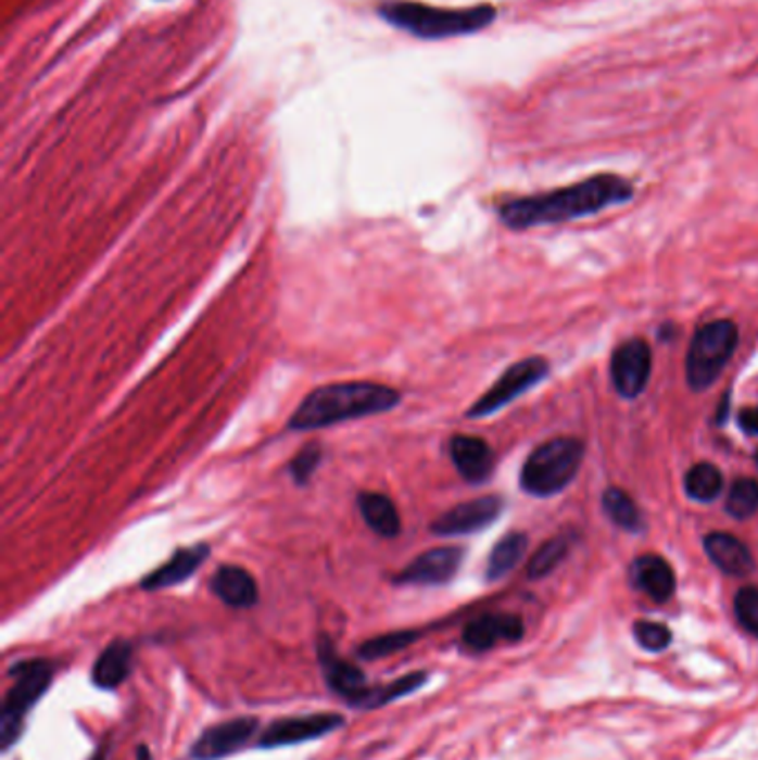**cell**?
Here are the masks:
<instances>
[{
	"instance_id": "cell-1",
	"label": "cell",
	"mask_w": 758,
	"mask_h": 760,
	"mask_svg": "<svg viewBox=\"0 0 758 760\" xmlns=\"http://www.w3.org/2000/svg\"><path fill=\"white\" fill-rule=\"evenodd\" d=\"M634 187L614 174H598L547 194L516 199L501 207V220L511 229H530L598 214L611 205L628 203Z\"/></svg>"
},
{
	"instance_id": "cell-2",
	"label": "cell",
	"mask_w": 758,
	"mask_h": 760,
	"mask_svg": "<svg viewBox=\"0 0 758 760\" xmlns=\"http://www.w3.org/2000/svg\"><path fill=\"white\" fill-rule=\"evenodd\" d=\"M401 403L394 388L378 383H334L314 390L290 418L292 432H314L356 418L386 414Z\"/></svg>"
},
{
	"instance_id": "cell-3",
	"label": "cell",
	"mask_w": 758,
	"mask_h": 760,
	"mask_svg": "<svg viewBox=\"0 0 758 760\" xmlns=\"http://www.w3.org/2000/svg\"><path fill=\"white\" fill-rule=\"evenodd\" d=\"M383 21L409 31L418 38H450L481 31L494 23L496 10L490 5L469 10H441L432 5L407 3V0H390L378 8Z\"/></svg>"
},
{
	"instance_id": "cell-4",
	"label": "cell",
	"mask_w": 758,
	"mask_h": 760,
	"mask_svg": "<svg viewBox=\"0 0 758 760\" xmlns=\"http://www.w3.org/2000/svg\"><path fill=\"white\" fill-rule=\"evenodd\" d=\"M583 463V443L577 439H552L536 447L520 469V490L547 498L570 485Z\"/></svg>"
},
{
	"instance_id": "cell-5",
	"label": "cell",
	"mask_w": 758,
	"mask_h": 760,
	"mask_svg": "<svg viewBox=\"0 0 758 760\" xmlns=\"http://www.w3.org/2000/svg\"><path fill=\"white\" fill-rule=\"evenodd\" d=\"M10 689L0 705V745L8 751L23 734L25 719L31 707L50 689L54 668L50 660H21L10 668Z\"/></svg>"
},
{
	"instance_id": "cell-6",
	"label": "cell",
	"mask_w": 758,
	"mask_h": 760,
	"mask_svg": "<svg viewBox=\"0 0 758 760\" xmlns=\"http://www.w3.org/2000/svg\"><path fill=\"white\" fill-rule=\"evenodd\" d=\"M738 347V329L732 320L707 322L696 331L687 352V383L694 392L712 388Z\"/></svg>"
},
{
	"instance_id": "cell-7",
	"label": "cell",
	"mask_w": 758,
	"mask_h": 760,
	"mask_svg": "<svg viewBox=\"0 0 758 760\" xmlns=\"http://www.w3.org/2000/svg\"><path fill=\"white\" fill-rule=\"evenodd\" d=\"M549 373V365L545 358L532 356L526 360L514 363L498 380L488 390L477 403L467 409V418H488L516 401L520 394L530 392L534 385Z\"/></svg>"
},
{
	"instance_id": "cell-8",
	"label": "cell",
	"mask_w": 758,
	"mask_h": 760,
	"mask_svg": "<svg viewBox=\"0 0 758 760\" xmlns=\"http://www.w3.org/2000/svg\"><path fill=\"white\" fill-rule=\"evenodd\" d=\"M345 725V719L339 714H305V717H288L274 721L258 738V747H290L307 740L323 738L331 732H337Z\"/></svg>"
},
{
	"instance_id": "cell-9",
	"label": "cell",
	"mask_w": 758,
	"mask_h": 760,
	"mask_svg": "<svg viewBox=\"0 0 758 760\" xmlns=\"http://www.w3.org/2000/svg\"><path fill=\"white\" fill-rule=\"evenodd\" d=\"M652 373V350L645 341L623 343L611 356V383L623 398H636L647 388Z\"/></svg>"
},
{
	"instance_id": "cell-10",
	"label": "cell",
	"mask_w": 758,
	"mask_h": 760,
	"mask_svg": "<svg viewBox=\"0 0 758 760\" xmlns=\"http://www.w3.org/2000/svg\"><path fill=\"white\" fill-rule=\"evenodd\" d=\"M503 511L501 496H481L467 503H460L432 522V532L437 536H465L490 528Z\"/></svg>"
},
{
	"instance_id": "cell-11",
	"label": "cell",
	"mask_w": 758,
	"mask_h": 760,
	"mask_svg": "<svg viewBox=\"0 0 758 760\" xmlns=\"http://www.w3.org/2000/svg\"><path fill=\"white\" fill-rule=\"evenodd\" d=\"M258 732V721L254 717H241L223 721L205 730L192 747L194 760H220L229 753L241 751L252 736Z\"/></svg>"
},
{
	"instance_id": "cell-12",
	"label": "cell",
	"mask_w": 758,
	"mask_h": 760,
	"mask_svg": "<svg viewBox=\"0 0 758 760\" xmlns=\"http://www.w3.org/2000/svg\"><path fill=\"white\" fill-rule=\"evenodd\" d=\"M318 662H320L329 689L343 696L350 705L363 707L367 694L371 692V689H367L365 674L356 668V664L341 658L337 654L334 645H331L327 638L318 641Z\"/></svg>"
},
{
	"instance_id": "cell-13",
	"label": "cell",
	"mask_w": 758,
	"mask_h": 760,
	"mask_svg": "<svg viewBox=\"0 0 758 760\" xmlns=\"http://www.w3.org/2000/svg\"><path fill=\"white\" fill-rule=\"evenodd\" d=\"M463 562L460 547H434L420 554L394 579L396 585H445L450 583Z\"/></svg>"
},
{
	"instance_id": "cell-14",
	"label": "cell",
	"mask_w": 758,
	"mask_h": 760,
	"mask_svg": "<svg viewBox=\"0 0 758 760\" xmlns=\"http://www.w3.org/2000/svg\"><path fill=\"white\" fill-rule=\"evenodd\" d=\"M526 625L514 613H483L463 630V645L471 651H488L498 643H516L523 638Z\"/></svg>"
},
{
	"instance_id": "cell-15",
	"label": "cell",
	"mask_w": 758,
	"mask_h": 760,
	"mask_svg": "<svg viewBox=\"0 0 758 760\" xmlns=\"http://www.w3.org/2000/svg\"><path fill=\"white\" fill-rule=\"evenodd\" d=\"M207 556H210V545L205 543L182 547L174 552V556L165 565H161L152 574H148L143 581H140V590L159 592V590L180 585L187 579H192V574L207 560Z\"/></svg>"
},
{
	"instance_id": "cell-16",
	"label": "cell",
	"mask_w": 758,
	"mask_h": 760,
	"mask_svg": "<svg viewBox=\"0 0 758 760\" xmlns=\"http://www.w3.org/2000/svg\"><path fill=\"white\" fill-rule=\"evenodd\" d=\"M450 456L458 473L467 483L479 485L492 477L494 452L483 439L463 436V434L454 436L450 441Z\"/></svg>"
},
{
	"instance_id": "cell-17",
	"label": "cell",
	"mask_w": 758,
	"mask_h": 760,
	"mask_svg": "<svg viewBox=\"0 0 758 760\" xmlns=\"http://www.w3.org/2000/svg\"><path fill=\"white\" fill-rule=\"evenodd\" d=\"M632 581L654 603H668L677 592V574L672 565L656 554H645L634 560Z\"/></svg>"
},
{
	"instance_id": "cell-18",
	"label": "cell",
	"mask_w": 758,
	"mask_h": 760,
	"mask_svg": "<svg viewBox=\"0 0 758 760\" xmlns=\"http://www.w3.org/2000/svg\"><path fill=\"white\" fill-rule=\"evenodd\" d=\"M212 592L233 609H248L258 603V585L248 569L223 565L212 579Z\"/></svg>"
},
{
	"instance_id": "cell-19",
	"label": "cell",
	"mask_w": 758,
	"mask_h": 760,
	"mask_svg": "<svg viewBox=\"0 0 758 760\" xmlns=\"http://www.w3.org/2000/svg\"><path fill=\"white\" fill-rule=\"evenodd\" d=\"M703 545L709 560H712L728 577H747L754 569V558L747 545L732 534H725V532L707 534Z\"/></svg>"
},
{
	"instance_id": "cell-20",
	"label": "cell",
	"mask_w": 758,
	"mask_h": 760,
	"mask_svg": "<svg viewBox=\"0 0 758 760\" xmlns=\"http://www.w3.org/2000/svg\"><path fill=\"white\" fill-rule=\"evenodd\" d=\"M131 656L134 647L129 641L110 643L91 668V681L101 689L121 687L131 672Z\"/></svg>"
},
{
	"instance_id": "cell-21",
	"label": "cell",
	"mask_w": 758,
	"mask_h": 760,
	"mask_svg": "<svg viewBox=\"0 0 758 760\" xmlns=\"http://www.w3.org/2000/svg\"><path fill=\"white\" fill-rule=\"evenodd\" d=\"M358 511L367 528L381 539H396L401 534V516L392 498L378 492L358 494Z\"/></svg>"
},
{
	"instance_id": "cell-22",
	"label": "cell",
	"mask_w": 758,
	"mask_h": 760,
	"mask_svg": "<svg viewBox=\"0 0 758 760\" xmlns=\"http://www.w3.org/2000/svg\"><path fill=\"white\" fill-rule=\"evenodd\" d=\"M526 549H528V536L526 534H520V532H511L507 536H503L490 558H488V581H498L503 577H507L511 569L523 560L526 556Z\"/></svg>"
},
{
	"instance_id": "cell-23",
	"label": "cell",
	"mask_w": 758,
	"mask_h": 760,
	"mask_svg": "<svg viewBox=\"0 0 758 760\" xmlns=\"http://www.w3.org/2000/svg\"><path fill=\"white\" fill-rule=\"evenodd\" d=\"M723 473L712 463L694 465L685 477V494L696 503H712L723 492Z\"/></svg>"
},
{
	"instance_id": "cell-24",
	"label": "cell",
	"mask_w": 758,
	"mask_h": 760,
	"mask_svg": "<svg viewBox=\"0 0 758 760\" xmlns=\"http://www.w3.org/2000/svg\"><path fill=\"white\" fill-rule=\"evenodd\" d=\"M603 509L607 518L626 532H639L643 528V516L636 503L619 487H609L603 494Z\"/></svg>"
},
{
	"instance_id": "cell-25",
	"label": "cell",
	"mask_w": 758,
	"mask_h": 760,
	"mask_svg": "<svg viewBox=\"0 0 758 760\" xmlns=\"http://www.w3.org/2000/svg\"><path fill=\"white\" fill-rule=\"evenodd\" d=\"M425 683H428V674L425 672H412V674H405L396 681H392L390 685L386 687H378V689H371L363 702V707L367 709H376V707H383V705H390V702H396L409 694H414L418 687H422Z\"/></svg>"
},
{
	"instance_id": "cell-26",
	"label": "cell",
	"mask_w": 758,
	"mask_h": 760,
	"mask_svg": "<svg viewBox=\"0 0 758 760\" xmlns=\"http://www.w3.org/2000/svg\"><path fill=\"white\" fill-rule=\"evenodd\" d=\"M572 547V541L567 539V536H554L549 539L543 547H539V552L532 556L530 565H528V577L532 581H539V579H545L549 577L554 569L563 562V558L567 556V552H570Z\"/></svg>"
},
{
	"instance_id": "cell-27",
	"label": "cell",
	"mask_w": 758,
	"mask_h": 760,
	"mask_svg": "<svg viewBox=\"0 0 758 760\" xmlns=\"http://www.w3.org/2000/svg\"><path fill=\"white\" fill-rule=\"evenodd\" d=\"M416 641H418V632H412V630L390 632V634L376 636V638H369L367 643H363L358 647V656L365 658V660L386 658V656H392L396 651H403L405 647H409Z\"/></svg>"
},
{
	"instance_id": "cell-28",
	"label": "cell",
	"mask_w": 758,
	"mask_h": 760,
	"mask_svg": "<svg viewBox=\"0 0 758 760\" xmlns=\"http://www.w3.org/2000/svg\"><path fill=\"white\" fill-rule=\"evenodd\" d=\"M758 509V483L751 479H738L728 494L730 516L743 520Z\"/></svg>"
},
{
	"instance_id": "cell-29",
	"label": "cell",
	"mask_w": 758,
	"mask_h": 760,
	"mask_svg": "<svg viewBox=\"0 0 758 760\" xmlns=\"http://www.w3.org/2000/svg\"><path fill=\"white\" fill-rule=\"evenodd\" d=\"M734 613L741 628L758 638V590L756 587L738 590V594L734 596Z\"/></svg>"
},
{
	"instance_id": "cell-30",
	"label": "cell",
	"mask_w": 758,
	"mask_h": 760,
	"mask_svg": "<svg viewBox=\"0 0 758 760\" xmlns=\"http://www.w3.org/2000/svg\"><path fill=\"white\" fill-rule=\"evenodd\" d=\"M323 460L320 443H307L290 463V473L296 485H307Z\"/></svg>"
},
{
	"instance_id": "cell-31",
	"label": "cell",
	"mask_w": 758,
	"mask_h": 760,
	"mask_svg": "<svg viewBox=\"0 0 758 760\" xmlns=\"http://www.w3.org/2000/svg\"><path fill=\"white\" fill-rule=\"evenodd\" d=\"M634 638L636 643L647 651H662L672 643V632L654 621H639L634 623Z\"/></svg>"
},
{
	"instance_id": "cell-32",
	"label": "cell",
	"mask_w": 758,
	"mask_h": 760,
	"mask_svg": "<svg viewBox=\"0 0 758 760\" xmlns=\"http://www.w3.org/2000/svg\"><path fill=\"white\" fill-rule=\"evenodd\" d=\"M741 430L749 436H758V407H747L738 414Z\"/></svg>"
},
{
	"instance_id": "cell-33",
	"label": "cell",
	"mask_w": 758,
	"mask_h": 760,
	"mask_svg": "<svg viewBox=\"0 0 758 760\" xmlns=\"http://www.w3.org/2000/svg\"><path fill=\"white\" fill-rule=\"evenodd\" d=\"M136 758H138V760H152V756H150V749H148V747H138V751H136Z\"/></svg>"
},
{
	"instance_id": "cell-34",
	"label": "cell",
	"mask_w": 758,
	"mask_h": 760,
	"mask_svg": "<svg viewBox=\"0 0 758 760\" xmlns=\"http://www.w3.org/2000/svg\"><path fill=\"white\" fill-rule=\"evenodd\" d=\"M756 465H758V452H756Z\"/></svg>"
}]
</instances>
